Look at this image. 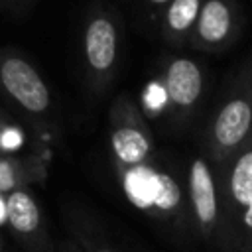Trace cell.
Listing matches in <instances>:
<instances>
[{
  "label": "cell",
  "instance_id": "cell-10",
  "mask_svg": "<svg viewBox=\"0 0 252 252\" xmlns=\"http://www.w3.org/2000/svg\"><path fill=\"white\" fill-rule=\"evenodd\" d=\"M6 219L20 234H33L39 228V209L24 191H12L6 201Z\"/></svg>",
  "mask_w": 252,
  "mask_h": 252
},
{
  "label": "cell",
  "instance_id": "cell-6",
  "mask_svg": "<svg viewBox=\"0 0 252 252\" xmlns=\"http://www.w3.org/2000/svg\"><path fill=\"white\" fill-rule=\"evenodd\" d=\"M85 51L94 71H106L116 57V30L108 18H94L85 35Z\"/></svg>",
  "mask_w": 252,
  "mask_h": 252
},
{
  "label": "cell",
  "instance_id": "cell-2",
  "mask_svg": "<svg viewBox=\"0 0 252 252\" xmlns=\"http://www.w3.org/2000/svg\"><path fill=\"white\" fill-rule=\"evenodd\" d=\"M189 197L193 217L205 238H211L219 224V199L213 173L205 159H193L189 167Z\"/></svg>",
  "mask_w": 252,
  "mask_h": 252
},
{
  "label": "cell",
  "instance_id": "cell-13",
  "mask_svg": "<svg viewBox=\"0 0 252 252\" xmlns=\"http://www.w3.org/2000/svg\"><path fill=\"white\" fill-rule=\"evenodd\" d=\"M20 134L16 132V130H8V132H4V136H2V144H4V148H16L18 144H20Z\"/></svg>",
  "mask_w": 252,
  "mask_h": 252
},
{
  "label": "cell",
  "instance_id": "cell-1",
  "mask_svg": "<svg viewBox=\"0 0 252 252\" xmlns=\"http://www.w3.org/2000/svg\"><path fill=\"white\" fill-rule=\"evenodd\" d=\"M122 181L126 197L138 209L167 222H175L179 219L183 197L177 181L169 173L152 169L142 163L130 167Z\"/></svg>",
  "mask_w": 252,
  "mask_h": 252
},
{
  "label": "cell",
  "instance_id": "cell-3",
  "mask_svg": "<svg viewBox=\"0 0 252 252\" xmlns=\"http://www.w3.org/2000/svg\"><path fill=\"white\" fill-rule=\"evenodd\" d=\"M252 126V104L246 98L228 100L213 122V144L217 156H226L242 144Z\"/></svg>",
  "mask_w": 252,
  "mask_h": 252
},
{
  "label": "cell",
  "instance_id": "cell-11",
  "mask_svg": "<svg viewBox=\"0 0 252 252\" xmlns=\"http://www.w3.org/2000/svg\"><path fill=\"white\" fill-rule=\"evenodd\" d=\"M201 4L199 0H171L167 8V26L171 32H185L199 18Z\"/></svg>",
  "mask_w": 252,
  "mask_h": 252
},
{
  "label": "cell",
  "instance_id": "cell-15",
  "mask_svg": "<svg viewBox=\"0 0 252 252\" xmlns=\"http://www.w3.org/2000/svg\"><path fill=\"white\" fill-rule=\"evenodd\" d=\"M152 4H165V2H169V0H150Z\"/></svg>",
  "mask_w": 252,
  "mask_h": 252
},
{
  "label": "cell",
  "instance_id": "cell-12",
  "mask_svg": "<svg viewBox=\"0 0 252 252\" xmlns=\"http://www.w3.org/2000/svg\"><path fill=\"white\" fill-rule=\"evenodd\" d=\"M14 185H16L14 167L8 161L0 159V193H4L8 189H14Z\"/></svg>",
  "mask_w": 252,
  "mask_h": 252
},
{
  "label": "cell",
  "instance_id": "cell-7",
  "mask_svg": "<svg viewBox=\"0 0 252 252\" xmlns=\"http://www.w3.org/2000/svg\"><path fill=\"white\" fill-rule=\"evenodd\" d=\"M228 203L230 220L252 205V148L242 152L228 175Z\"/></svg>",
  "mask_w": 252,
  "mask_h": 252
},
{
  "label": "cell",
  "instance_id": "cell-14",
  "mask_svg": "<svg viewBox=\"0 0 252 252\" xmlns=\"http://www.w3.org/2000/svg\"><path fill=\"white\" fill-rule=\"evenodd\" d=\"M91 252H114L112 248H104V246H98V248H89Z\"/></svg>",
  "mask_w": 252,
  "mask_h": 252
},
{
  "label": "cell",
  "instance_id": "cell-4",
  "mask_svg": "<svg viewBox=\"0 0 252 252\" xmlns=\"http://www.w3.org/2000/svg\"><path fill=\"white\" fill-rule=\"evenodd\" d=\"M2 83L8 93L28 110L41 112L49 104V93L39 75L22 59H8L2 65Z\"/></svg>",
  "mask_w": 252,
  "mask_h": 252
},
{
  "label": "cell",
  "instance_id": "cell-9",
  "mask_svg": "<svg viewBox=\"0 0 252 252\" xmlns=\"http://www.w3.org/2000/svg\"><path fill=\"white\" fill-rule=\"evenodd\" d=\"M199 37L207 43H220L230 32V12L224 2L209 0L197 18Z\"/></svg>",
  "mask_w": 252,
  "mask_h": 252
},
{
  "label": "cell",
  "instance_id": "cell-5",
  "mask_svg": "<svg viewBox=\"0 0 252 252\" xmlns=\"http://www.w3.org/2000/svg\"><path fill=\"white\" fill-rule=\"evenodd\" d=\"M203 91V77L195 61L173 59L165 73V93L177 106H191Z\"/></svg>",
  "mask_w": 252,
  "mask_h": 252
},
{
  "label": "cell",
  "instance_id": "cell-8",
  "mask_svg": "<svg viewBox=\"0 0 252 252\" xmlns=\"http://www.w3.org/2000/svg\"><path fill=\"white\" fill-rule=\"evenodd\" d=\"M112 150L122 165L136 167L146 161L150 154V142L142 130L134 126H120L112 134Z\"/></svg>",
  "mask_w": 252,
  "mask_h": 252
}]
</instances>
